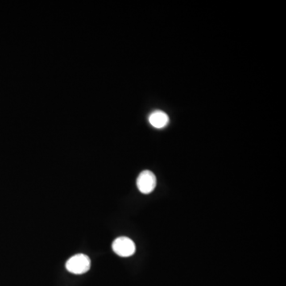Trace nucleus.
<instances>
[{"label":"nucleus","instance_id":"f03ea898","mask_svg":"<svg viewBox=\"0 0 286 286\" xmlns=\"http://www.w3.org/2000/svg\"><path fill=\"white\" fill-rule=\"evenodd\" d=\"M112 249L118 256L127 258L134 254L136 247L134 242L130 238L127 237H119L112 243Z\"/></svg>","mask_w":286,"mask_h":286},{"label":"nucleus","instance_id":"f257e3e1","mask_svg":"<svg viewBox=\"0 0 286 286\" xmlns=\"http://www.w3.org/2000/svg\"><path fill=\"white\" fill-rule=\"evenodd\" d=\"M66 269L68 272L74 274H83L91 268V260L86 254H76L67 261Z\"/></svg>","mask_w":286,"mask_h":286},{"label":"nucleus","instance_id":"7ed1b4c3","mask_svg":"<svg viewBox=\"0 0 286 286\" xmlns=\"http://www.w3.org/2000/svg\"><path fill=\"white\" fill-rule=\"evenodd\" d=\"M157 185V179L155 175L151 171L145 170L141 172L137 179V187L138 190L143 194H150Z\"/></svg>","mask_w":286,"mask_h":286},{"label":"nucleus","instance_id":"20e7f679","mask_svg":"<svg viewBox=\"0 0 286 286\" xmlns=\"http://www.w3.org/2000/svg\"><path fill=\"white\" fill-rule=\"evenodd\" d=\"M169 116L165 112L161 111H156L153 112L149 117V122L155 128H163L166 125L168 124Z\"/></svg>","mask_w":286,"mask_h":286}]
</instances>
